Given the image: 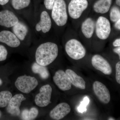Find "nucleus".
<instances>
[{
    "mask_svg": "<svg viewBox=\"0 0 120 120\" xmlns=\"http://www.w3.org/2000/svg\"><path fill=\"white\" fill-rule=\"evenodd\" d=\"M109 18L110 20L113 23L120 19V9L118 7H112L110 11Z\"/></svg>",
    "mask_w": 120,
    "mask_h": 120,
    "instance_id": "25",
    "label": "nucleus"
},
{
    "mask_svg": "<svg viewBox=\"0 0 120 120\" xmlns=\"http://www.w3.org/2000/svg\"><path fill=\"white\" fill-rule=\"evenodd\" d=\"M93 89L95 95L101 102L105 104L109 103L111 99L110 93L103 83L99 81H95L93 84Z\"/></svg>",
    "mask_w": 120,
    "mask_h": 120,
    "instance_id": "14",
    "label": "nucleus"
},
{
    "mask_svg": "<svg viewBox=\"0 0 120 120\" xmlns=\"http://www.w3.org/2000/svg\"><path fill=\"white\" fill-rule=\"evenodd\" d=\"M52 26V19L49 13L46 11H42L40 14L39 20L35 25V30L46 34L49 32Z\"/></svg>",
    "mask_w": 120,
    "mask_h": 120,
    "instance_id": "15",
    "label": "nucleus"
},
{
    "mask_svg": "<svg viewBox=\"0 0 120 120\" xmlns=\"http://www.w3.org/2000/svg\"><path fill=\"white\" fill-rule=\"evenodd\" d=\"M27 96L19 92L13 94L5 108L6 113L13 117H19L22 104L26 101Z\"/></svg>",
    "mask_w": 120,
    "mask_h": 120,
    "instance_id": "6",
    "label": "nucleus"
},
{
    "mask_svg": "<svg viewBox=\"0 0 120 120\" xmlns=\"http://www.w3.org/2000/svg\"><path fill=\"white\" fill-rule=\"evenodd\" d=\"M112 4V0H98L93 6L94 11L96 13L105 14L109 11Z\"/></svg>",
    "mask_w": 120,
    "mask_h": 120,
    "instance_id": "22",
    "label": "nucleus"
},
{
    "mask_svg": "<svg viewBox=\"0 0 120 120\" xmlns=\"http://www.w3.org/2000/svg\"><path fill=\"white\" fill-rule=\"evenodd\" d=\"M12 32L19 39L24 42L26 40L29 33V28L27 25L23 22L20 21L12 27Z\"/></svg>",
    "mask_w": 120,
    "mask_h": 120,
    "instance_id": "18",
    "label": "nucleus"
},
{
    "mask_svg": "<svg viewBox=\"0 0 120 120\" xmlns=\"http://www.w3.org/2000/svg\"><path fill=\"white\" fill-rule=\"evenodd\" d=\"M14 68L6 65L0 67V90L9 88L11 84L9 75Z\"/></svg>",
    "mask_w": 120,
    "mask_h": 120,
    "instance_id": "17",
    "label": "nucleus"
},
{
    "mask_svg": "<svg viewBox=\"0 0 120 120\" xmlns=\"http://www.w3.org/2000/svg\"><path fill=\"white\" fill-rule=\"evenodd\" d=\"M65 49L69 56L75 60L84 58L86 53V48L82 43L75 38L69 39L66 42Z\"/></svg>",
    "mask_w": 120,
    "mask_h": 120,
    "instance_id": "5",
    "label": "nucleus"
},
{
    "mask_svg": "<svg viewBox=\"0 0 120 120\" xmlns=\"http://www.w3.org/2000/svg\"><path fill=\"white\" fill-rule=\"evenodd\" d=\"M113 51L115 53L118 54L119 58H120V47H115L113 49Z\"/></svg>",
    "mask_w": 120,
    "mask_h": 120,
    "instance_id": "32",
    "label": "nucleus"
},
{
    "mask_svg": "<svg viewBox=\"0 0 120 120\" xmlns=\"http://www.w3.org/2000/svg\"><path fill=\"white\" fill-rule=\"evenodd\" d=\"M2 116H3V113L0 110V119L2 118Z\"/></svg>",
    "mask_w": 120,
    "mask_h": 120,
    "instance_id": "35",
    "label": "nucleus"
},
{
    "mask_svg": "<svg viewBox=\"0 0 120 120\" xmlns=\"http://www.w3.org/2000/svg\"><path fill=\"white\" fill-rule=\"evenodd\" d=\"M92 66L95 69L101 71L105 75L112 74V68L109 62L104 57L99 54H95L91 60Z\"/></svg>",
    "mask_w": 120,
    "mask_h": 120,
    "instance_id": "13",
    "label": "nucleus"
},
{
    "mask_svg": "<svg viewBox=\"0 0 120 120\" xmlns=\"http://www.w3.org/2000/svg\"><path fill=\"white\" fill-rule=\"evenodd\" d=\"M56 0H44V4L46 9L52 10Z\"/></svg>",
    "mask_w": 120,
    "mask_h": 120,
    "instance_id": "29",
    "label": "nucleus"
},
{
    "mask_svg": "<svg viewBox=\"0 0 120 120\" xmlns=\"http://www.w3.org/2000/svg\"><path fill=\"white\" fill-rule=\"evenodd\" d=\"M95 22L90 17L86 19L81 26V30L85 38L87 39L91 38L95 30Z\"/></svg>",
    "mask_w": 120,
    "mask_h": 120,
    "instance_id": "19",
    "label": "nucleus"
},
{
    "mask_svg": "<svg viewBox=\"0 0 120 120\" xmlns=\"http://www.w3.org/2000/svg\"><path fill=\"white\" fill-rule=\"evenodd\" d=\"M27 68L39 80H47L50 76V73L47 67L39 64L34 61L31 62Z\"/></svg>",
    "mask_w": 120,
    "mask_h": 120,
    "instance_id": "12",
    "label": "nucleus"
},
{
    "mask_svg": "<svg viewBox=\"0 0 120 120\" xmlns=\"http://www.w3.org/2000/svg\"><path fill=\"white\" fill-rule=\"evenodd\" d=\"M51 11V17L56 25L59 27L65 26L68 15L64 0H56Z\"/></svg>",
    "mask_w": 120,
    "mask_h": 120,
    "instance_id": "4",
    "label": "nucleus"
},
{
    "mask_svg": "<svg viewBox=\"0 0 120 120\" xmlns=\"http://www.w3.org/2000/svg\"><path fill=\"white\" fill-rule=\"evenodd\" d=\"M9 0H0V5L4 6L7 4L9 1Z\"/></svg>",
    "mask_w": 120,
    "mask_h": 120,
    "instance_id": "33",
    "label": "nucleus"
},
{
    "mask_svg": "<svg viewBox=\"0 0 120 120\" xmlns=\"http://www.w3.org/2000/svg\"><path fill=\"white\" fill-rule=\"evenodd\" d=\"M12 88L18 92L29 95L39 86V80L26 68H14L9 75Z\"/></svg>",
    "mask_w": 120,
    "mask_h": 120,
    "instance_id": "1",
    "label": "nucleus"
},
{
    "mask_svg": "<svg viewBox=\"0 0 120 120\" xmlns=\"http://www.w3.org/2000/svg\"><path fill=\"white\" fill-rule=\"evenodd\" d=\"M65 72L69 78L72 84L75 87L82 90L86 89V82L81 76L77 75L74 71L69 69H67Z\"/></svg>",
    "mask_w": 120,
    "mask_h": 120,
    "instance_id": "21",
    "label": "nucleus"
},
{
    "mask_svg": "<svg viewBox=\"0 0 120 120\" xmlns=\"http://www.w3.org/2000/svg\"><path fill=\"white\" fill-rule=\"evenodd\" d=\"M52 78L54 83L61 90H68L71 88L72 84L70 79L63 70L59 69L56 71Z\"/></svg>",
    "mask_w": 120,
    "mask_h": 120,
    "instance_id": "10",
    "label": "nucleus"
},
{
    "mask_svg": "<svg viewBox=\"0 0 120 120\" xmlns=\"http://www.w3.org/2000/svg\"><path fill=\"white\" fill-rule=\"evenodd\" d=\"M59 53L57 44L46 41L38 45L34 53V61L43 66H49L56 60Z\"/></svg>",
    "mask_w": 120,
    "mask_h": 120,
    "instance_id": "2",
    "label": "nucleus"
},
{
    "mask_svg": "<svg viewBox=\"0 0 120 120\" xmlns=\"http://www.w3.org/2000/svg\"><path fill=\"white\" fill-rule=\"evenodd\" d=\"M11 89L9 88L0 90V108L5 109L13 95Z\"/></svg>",
    "mask_w": 120,
    "mask_h": 120,
    "instance_id": "23",
    "label": "nucleus"
},
{
    "mask_svg": "<svg viewBox=\"0 0 120 120\" xmlns=\"http://www.w3.org/2000/svg\"><path fill=\"white\" fill-rule=\"evenodd\" d=\"M114 27L117 30H120V19L118 20L116 22L114 23Z\"/></svg>",
    "mask_w": 120,
    "mask_h": 120,
    "instance_id": "31",
    "label": "nucleus"
},
{
    "mask_svg": "<svg viewBox=\"0 0 120 120\" xmlns=\"http://www.w3.org/2000/svg\"><path fill=\"white\" fill-rule=\"evenodd\" d=\"M0 43L10 49H19L22 42L12 31L4 30L0 31Z\"/></svg>",
    "mask_w": 120,
    "mask_h": 120,
    "instance_id": "9",
    "label": "nucleus"
},
{
    "mask_svg": "<svg viewBox=\"0 0 120 120\" xmlns=\"http://www.w3.org/2000/svg\"><path fill=\"white\" fill-rule=\"evenodd\" d=\"M88 6L87 0H71L68 6L69 15L73 19H78Z\"/></svg>",
    "mask_w": 120,
    "mask_h": 120,
    "instance_id": "8",
    "label": "nucleus"
},
{
    "mask_svg": "<svg viewBox=\"0 0 120 120\" xmlns=\"http://www.w3.org/2000/svg\"><path fill=\"white\" fill-rule=\"evenodd\" d=\"M39 114V109L34 105L21 109L19 117L22 120H34L38 117Z\"/></svg>",
    "mask_w": 120,
    "mask_h": 120,
    "instance_id": "20",
    "label": "nucleus"
},
{
    "mask_svg": "<svg viewBox=\"0 0 120 120\" xmlns=\"http://www.w3.org/2000/svg\"><path fill=\"white\" fill-rule=\"evenodd\" d=\"M71 107L68 103L61 102L56 105L50 112L49 115L53 120L63 119L70 112Z\"/></svg>",
    "mask_w": 120,
    "mask_h": 120,
    "instance_id": "16",
    "label": "nucleus"
},
{
    "mask_svg": "<svg viewBox=\"0 0 120 120\" xmlns=\"http://www.w3.org/2000/svg\"><path fill=\"white\" fill-rule=\"evenodd\" d=\"M95 30L97 37L99 39H107L111 32V24L109 20L104 16H99L95 22Z\"/></svg>",
    "mask_w": 120,
    "mask_h": 120,
    "instance_id": "7",
    "label": "nucleus"
},
{
    "mask_svg": "<svg viewBox=\"0 0 120 120\" xmlns=\"http://www.w3.org/2000/svg\"><path fill=\"white\" fill-rule=\"evenodd\" d=\"M9 55V52L7 47L0 43V63H3L7 60Z\"/></svg>",
    "mask_w": 120,
    "mask_h": 120,
    "instance_id": "26",
    "label": "nucleus"
},
{
    "mask_svg": "<svg viewBox=\"0 0 120 120\" xmlns=\"http://www.w3.org/2000/svg\"><path fill=\"white\" fill-rule=\"evenodd\" d=\"M90 102V99L88 97H86L84 98L83 101L81 102V104L78 107V111L80 112L83 113L86 112V110L87 105L89 104Z\"/></svg>",
    "mask_w": 120,
    "mask_h": 120,
    "instance_id": "27",
    "label": "nucleus"
},
{
    "mask_svg": "<svg viewBox=\"0 0 120 120\" xmlns=\"http://www.w3.org/2000/svg\"><path fill=\"white\" fill-rule=\"evenodd\" d=\"M116 3L117 5L119 7L120 6V0H116Z\"/></svg>",
    "mask_w": 120,
    "mask_h": 120,
    "instance_id": "34",
    "label": "nucleus"
},
{
    "mask_svg": "<svg viewBox=\"0 0 120 120\" xmlns=\"http://www.w3.org/2000/svg\"><path fill=\"white\" fill-rule=\"evenodd\" d=\"M53 89L49 84L39 86L35 91L33 103L38 109L45 108L52 103Z\"/></svg>",
    "mask_w": 120,
    "mask_h": 120,
    "instance_id": "3",
    "label": "nucleus"
},
{
    "mask_svg": "<svg viewBox=\"0 0 120 120\" xmlns=\"http://www.w3.org/2000/svg\"><path fill=\"white\" fill-rule=\"evenodd\" d=\"M31 2V0H11V5L15 10L20 11L27 8Z\"/></svg>",
    "mask_w": 120,
    "mask_h": 120,
    "instance_id": "24",
    "label": "nucleus"
},
{
    "mask_svg": "<svg viewBox=\"0 0 120 120\" xmlns=\"http://www.w3.org/2000/svg\"><path fill=\"white\" fill-rule=\"evenodd\" d=\"M112 45L114 47H120V38L116 39L113 42Z\"/></svg>",
    "mask_w": 120,
    "mask_h": 120,
    "instance_id": "30",
    "label": "nucleus"
},
{
    "mask_svg": "<svg viewBox=\"0 0 120 120\" xmlns=\"http://www.w3.org/2000/svg\"><path fill=\"white\" fill-rule=\"evenodd\" d=\"M116 79L117 83L120 84V62L118 61L116 65Z\"/></svg>",
    "mask_w": 120,
    "mask_h": 120,
    "instance_id": "28",
    "label": "nucleus"
},
{
    "mask_svg": "<svg viewBox=\"0 0 120 120\" xmlns=\"http://www.w3.org/2000/svg\"><path fill=\"white\" fill-rule=\"evenodd\" d=\"M18 16L8 9L0 11V26L7 28H12L19 22Z\"/></svg>",
    "mask_w": 120,
    "mask_h": 120,
    "instance_id": "11",
    "label": "nucleus"
}]
</instances>
